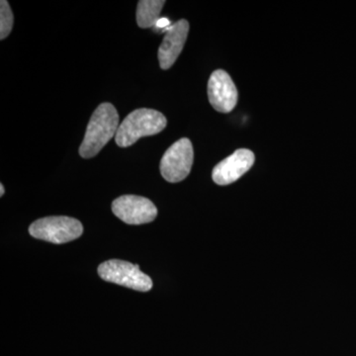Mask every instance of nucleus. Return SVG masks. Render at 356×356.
Listing matches in <instances>:
<instances>
[{"label": "nucleus", "instance_id": "0eeeda50", "mask_svg": "<svg viewBox=\"0 0 356 356\" xmlns=\"http://www.w3.org/2000/svg\"><path fill=\"white\" fill-rule=\"evenodd\" d=\"M208 97L213 108L220 113H229L238 102V90L233 79L225 70H215L208 83Z\"/></svg>", "mask_w": 356, "mask_h": 356}, {"label": "nucleus", "instance_id": "9d476101", "mask_svg": "<svg viewBox=\"0 0 356 356\" xmlns=\"http://www.w3.org/2000/svg\"><path fill=\"white\" fill-rule=\"evenodd\" d=\"M165 3L163 0H140L138 2L137 23L139 27L143 29L156 27Z\"/></svg>", "mask_w": 356, "mask_h": 356}, {"label": "nucleus", "instance_id": "20e7f679", "mask_svg": "<svg viewBox=\"0 0 356 356\" xmlns=\"http://www.w3.org/2000/svg\"><path fill=\"white\" fill-rule=\"evenodd\" d=\"M98 274L103 280L136 290L147 292L153 287V281L140 270L139 266L131 262L111 259L98 267Z\"/></svg>", "mask_w": 356, "mask_h": 356}, {"label": "nucleus", "instance_id": "423d86ee", "mask_svg": "<svg viewBox=\"0 0 356 356\" xmlns=\"http://www.w3.org/2000/svg\"><path fill=\"white\" fill-rule=\"evenodd\" d=\"M114 215L129 225H142L153 222L158 209L149 199L137 195H124L112 203Z\"/></svg>", "mask_w": 356, "mask_h": 356}, {"label": "nucleus", "instance_id": "9b49d317", "mask_svg": "<svg viewBox=\"0 0 356 356\" xmlns=\"http://www.w3.org/2000/svg\"><path fill=\"white\" fill-rule=\"evenodd\" d=\"M13 27V13L6 0L0 2V39L4 40L10 34Z\"/></svg>", "mask_w": 356, "mask_h": 356}, {"label": "nucleus", "instance_id": "7ed1b4c3", "mask_svg": "<svg viewBox=\"0 0 356 356\" xmlns=\"http://www.w3.org/2000/svg\"><path fill=\"white\" fill-rule=\"evenodd\" d=\"M30 235L38 240L53 243H65L76 240L83 233L79 220L65 216L42 218L33 222Z\"/></svg>", "mask_w": 356, "mask_h": 356}, {"label": "nucleus", "instance_id": "f257e3e1", "mask_svg": "<svg viewBox=\"0 0 356 356\" xmlns=\"http://www.w3.org/2000/svg\"><path fill=\"white\" fill-rule=\"evenodd\" d=\"M119 115L110 103H102L93 112L86 128L84 139L79 147L81 158L90 159L99 154L119 128Z\"/></svg>", "mask_w": 356, "mask_h": 356}, {"label": "nucleus", "instance_id": "f03ea898", "mask_svg": "<svg viewBox=\"0 0 356 356\" xmlns=\"http://www.w3.org/2000/svg\"><path fill=\"white\" fill-rule=\"evenodd\" d=\"M165 115L154 109L140 108L131 112L124 119L116 136V144L121 147H128L138 140L147 136H154L165 130L166 127Z\"/></svg>", "mask_w": 356, "mask_h": 356}, {"label": "nucleus", "instance_id": "6e6552de", "mask_svg": "<svg viewBox=\"0 0 356 356\" xmlns=\"http://www.w3.org/2000/svg\"><path fill=\"white\" fill-rule=\"evenodd\" d=\"M254 154L250 149H236L235 153L215 166L212 178L218 185H229L236 181L254 163Z\"/></svg>", "mask_w": 356, "mask_h": 356}, {"label": "nucleus", "instance_id": "ddd939ff", "mask_svg": "<svg viewBox=\"0 0 356 356\" xmlns=\"http://www.w3.org/2000/svg\"><path fill=\"white\" fill-rule=\"evenodd\" d=\"M0 191H1V192H0V196H3L4 195V186H3V184H0Z\"/></svg>", "mask_w": 356, "mask_h": 356}, {"label": "nucleus", "instance_id": "f8f14e48", "mask_svg": "<svg viewBox=\"0 0 356 356\" xmlns=\"http://www.w3.org/2000/svg\"><path fill=\"white\" fill-rule=\"evenodd\" d=\"M170 25V20L166 19V18H161V19H159L158 21V23H156V27L159 28V29H161V28H165Z\"/></svg>", "mask_w": 356, "mask_h": 356}, {"label": "nucleus", "instance_id": "1a4fd4ad", "mask_svg": "<svg viewBox=\"0 0 356 356\" xmlns=\"http://www.w3.org/2000/svg\"><path fill=\"white\" fill-rule=\"evenodd\" d=\"M189 32V23L187 20L177 21L166 29L165 38L159 49V62L161 69L168 70L184 50L187 35Z\"/></svg>", "mask_w": 356, "mask_h": 356}, {"label": "nucleus", "instance_id": "39448f33", "mask_svg": "<svg viewBox=\"0 0 356 356\" xmlns=\"http://www.w3.org/2000/svg\"><path fill=\"white\" fill-rule=\"evenodd\" d=\"M193 147L187 138L175 142L168 147L161 161V173L166 181L177 184L191 173L193 165Z\"/></svg>", "mask_w": 356, "mask_h": 356}]
</instances>
